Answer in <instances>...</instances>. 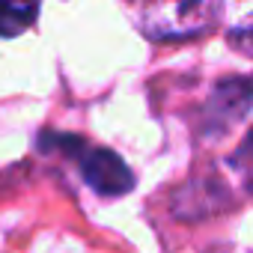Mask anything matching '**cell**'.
Returning <instances> with one entry per match:
<instances>
[{
  "instance_id": "1",
  "label": "cell",
  "mask_w": 253,
  "mask_h": 253,
  "mask_svg": "<svg viewBox=\"0 0 253 253\" xmlns=\"http://www.w3.org/2000/svg\"><path fill=\"white\" fill-rule=\"evenodd\" d=\"M42 149H54V152L69 155L78 164L81 179L92 191H98L104 197H119V194H128L134 188V173L128 170V164H125L116 152H110L104 146H92L84 137L42 134Z\"/></svg>"
},
{
  "instance_id": "2",
  "label": "cell",
  "mask_w": 253,
  "mask_h": 253,
  "mask_svg": "<svg viewBox=\"0 0 253 253\" xmlns=\"http://www.w3.org/2000/svg\"><path fill=\"white\" fill-rule=\"evenodd\" d=\"M223 15L220 3H146L137 9V27L155 42H179L209 33Z\"/></svg>"
},
{
  "instance_id": "3",
  "label": "cell",
  "mask_w": 253,
  "mask_h": 253,
  "mask_svg": "<svg viewBox=\"0 0 253 253\" xmlns=\"http://www.w3.org/2000/svg\"><path fill=\"white\" fill-rule=\"evenodd\" d=\"M253 107V81L244 78H229L220 81L206 104V116L217 122V128H226L235 119H241Z\"/></svg>"
},
{
  "instance_id": "4",
  "label": "cell",
  "mask_w": 253,
  "mask_h": 253,
  "mask_svg": "<svg viewBox=\"0 0 253 253\" xmlns=\"http://www.w3.org/2000/svg\"><path fill=\"white\" fill-rule=\"evenodd\" d=\"M39 15V3H15V0H0V36L12 39L21 36Z\"/></svg>"
},
{
  "instance_id": "5",
  "label": "cell",
  "mask_w": 253,
  "mask_h": 253,
  "mask_svg": "<svg viewBox=\"0 0 253 253\" xmlns=\"http://www.w3.org/2000/svg\"><path fill=\"white\" fill-rule=\"evenodd\" d=\"M229 164L238 170V176H241L244 188L253 194V128L247 131V137L241 140V146L229 155Z\"/></svg>"
},
{
  "instance_id": "6",
  "label": "cell",
  "mask_w": 253,
  "mask_h": 253,
  "mask_svg": "<svg viewBox=\"0 0 253 253\" xmlns=\"http://www.w3.org/2000/svg\"><path fill=\"white\" fill-rule=\"evenodd\" d=\"M226 42H229L238 54L253 57V12H250L247 18H241V24H235V27L226 33Z\"/></svg>"
}]
</instances>
